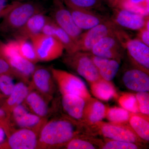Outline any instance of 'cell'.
<instances>
[{
    "instance_id": "obj_1",
    "label": "cell",
    "mask_w": 149,
    "mask_h": 149,
    "mask_svg": "<svg viewBox=\"0 0 149 149\" xmlns=\"http://www.w3.org/2000/svg\"><path fill=\"white\" fill-rule=\"evenodd\" d=\"M77 123L68 118L53 119L45 123L39 133L38 148H52L65 146L78 136Z\"/></svg>"
},
{
    "instance_id": "obj_2",
    "label": "cell",
    "mask_w": 149,
    "mask_h": 149,
    "mask_svg": "<svg viewBox=\"0 0 149 149\" xmlns=\"http://www.w3.org/2000/svg\"><path fill=\"white\" fill-rule=\"evenodd\" d=\"M46 11L45 8L40 3L31 1L18 2L3 17L0 31L12 34L22 27L32 16Z\"/></svg>"
},
{
    "instance_id": "obj_3",
    "label": "cell",
    "mask_w": 149,
    "mask_h": 149,
    "mask_svg": "<svg viewBox=\"0 0 149 149\" xmlns=\"http://www.w3.org/2000/svg\"><path fill=\"white\" fill-rule=\"evenodd\" d=\"M63 61L89 83H93L102 78L93 61L92 54L88 52L77 51L67 53L63 58Z\"/></svg>"
},
{
    "instance_id": "obj_4",
    "label": "cell",
    "mask_w": 149,
    "mask_h": 149,
    "mask_svg": "<svg viewBox=\"0 0 149 149\" xmlns=\"http://www.w3.org/2000/svg\"><path fill=\"white\" fill-rule=\"evenodd\" d=\"M51 71L62 95H76L83 98L86 102L91 98L85 83L79 77L62 70L52 68Z\"/></svg>"
},
{
    "instance_id": "obj_5",
    "label": "cell",
    "mask_w": 149,
    "mask_h": 149,
    "mask_svg": "<svg viewBox=\"0 0 149 149\" xmlns=\"http://www.w3.org/2000/svg\"><path fill=\"white\" fill-rule=\"evenodd\" d=\"M39 61L49 62L61 56L64 50L62 44L55 37L40 33L30 40Z\"/></svg>"
},
{
    "instance_id": "obj_6",
    "label": "cell",
    "mask_w": 149,
    "mask_h": 149,
    "mask_svg": "<svg viewBox=\"0 0 149 149\" xmlns=\"http://www.w3.org/2000/svg\"><path fill=\"white\" fill-rule=\"evenodd\" d=\"M118 31L116 24L107 20L84 33L82 32L76 42L77 50L91 52L93 46L102 38L110 35H117L119 33Z\"/></svg>"
},
{
    "instance_id": "obj_7",
    "label": "cell",
    "mask_w": 149,
    "mask_h": 149,
    "mask_svg": "<svg viewBox=\"0 0 149 149\" xmlns=\"http://www.w3.org/2000/svg\"><path fill=\"white\" fill-rule=\"evenodd\" d=\"M52 2L51 17L59 27L77 42L83 30L74 23L70 11L61 0H52Z\"/></svg>"
},
{
    "instance_id": "obj_8",
    "label": "cell",
    "mask_w": 149,
    "mask_h": 149,
    "mask_svg": "<svg viewBox=\"0 0 149 149\" xmlns=\"http://www.w3.org/2000/svg\"><path fill=\"white\" fill-rule=\"evenodd\" d=\"M98 123L100 124V132L108 139L136 144L142 141L130 126L124 123H102L101 121Z\"/></svg>"
},
{
    "instance_id": "obj_9",
    "label": "cell",
    "mask_w": 149,
    "mask_h": 149,
    "mask_svg": "<svg viewBox=\"0 0 149 149\" xmlns=\"http://www.w3.org/2000/svg\"><path fill=\"white\" fill-rule=\"evenodd\" d=\"M37 130L20 128L9 136L7 143L12 149H34L38 148L39 133Z\"/></svg>"
},
{
    "instance_id": "obj_10",
    "label": "cell",
    "mask_w": 149,
    "mask_h": 149,
    "mask_svg": "<svg viewBox=\"0 0 149 149\" xmlns=\"http://www.w3.org/2000/svg\"><path fill=\"white\" fill-rule=\"evenodd\" d=\"M121 44L117 35L102 38L91 49L93 55L119 61L122 55Z\"/></svg>"
},
{
    "instance_id": "obj_11",
    "label": "cell",
    "mask_w": 149,
    "mask_h": 149,
    "mask_svg": "<svg viewBox=\"0 0 149 149\" xmlns=\"http://www.w3.org/2000/svg\"><path fill=\"white\" fill-rule=\"evenodd\" d=\"M123 45L131 59L139 68L149 73V46L139 39H128Z\"/></svg>"
},
{
    "instance_id": "obj_12",
    "label": "cell",
    "mask_w": 149,
    "mask_h": 149,
    "mask_svg": "<svg viewBox=\"0 0 149 149\" xmlns=\"http://www.w3.org/2000/svg\"><path fill=\"white\" fill-rule=\"evenodd\" d=\"M45 13H37L30 17L22 27L12 34L15 39L29 40L34 35L41 33L49 17Z\"/></svg>"
},
{
    "instance_id": "obj_13",
    "label": "cell",
    "mask_w": 149,
    "mask_h": 149,
    "mask_svg": "<svg viewBox=\"0 0 149 149\" xmlns=\"http://www.w3.org/2000/svg\"><path fill=\"white\" fill-rule=\"evenodd\" d=\"M123 81L125 87L131 91L149 92V73L140 68L127 70L123 74Z\"/></svg>"
},
{
    "instance_id": "obj_14",
    "label": "cell",
    "mask_w": 149,
    "mask_h": 149,
    "mask_svg": "<svg viewBox=\"0 0 149 149\" xmlns=\"http://www.w3.org/2000/svg\"><path fill=\"white\" fill-rule=\"evenodd\" d=\"M68 8L71 13L74 23L83 30H88L107 20L91 10Z\"/></svg>"
},
{
    "instance_id": "obj_15",
    "label": "cell",
    "mask_w": 149,
    "mask_h": 149,
    "mask_svg": "<svg viewBox=\"0 0 149 149\" xmlns=\"http://www.w3.org/2000/svg\"><path fill=\"white\" fill-rule=\"evenodd\" d=\"M86 104L84 99L76 95H62L61 104L63 109L70 119L74 121H82Z\"/></svg>"
},
{
    "instance_id": "obj_16",
    "label": "cell",
    "mask_w": 149,
    "mask_h": 149,
    "mask_svg": "<svg viewBox=\"0 0 149 149\" xmlns=\"http://www.w3.org/2000/svg\"><path fill=\"white\" fill-rule=\"evenodd\" d=\"M32 83L40 94L51 97L53 93L54 78L51 71L42 67H36L32 75Z\"/></svg>"
},
{
    "instance_id": "obj_17",
    "label": "cell",
    "mask_w": 149,
    "mask_h": 149,
    "mask_svg": "<svg viewBox=\"0 0 149 149\" xmlns=\"http://www.w3.org/2000/svg\"><path fill=\"white\" fill-rule=\"evenodd\" d=\"M141 15L123 9L118 10L115 17L116 24L132 30H140L145 26L147 18Z\"/></svg>"
},
{
    "instance_id": "obj_18",
    "label": "cell",
    "mask_w": 149,
    "mask_h": 149,
    "mask_svg": "<svg viewBox=\"0 0 149 149\" xmlns=\"http://www.w3.org/2000/svg\"><path fill=\"white\" fill-rule=\"evenodd\" d=\"M106 107L96 99H89L86 102L82 121L90 124H96L105 118Z\"/></svg>"
},
{
    "instance_id": "obj_19",
    "label": "cell",
    "mask_w": 149,
    "mask_h": 149,
    "mask_svg": "<svg viewBox=\"0 0 149 149\" xmlns=\"http://www.w3.org/2000/svg\"><path fill=\"white\" fill-rule=\"evenodd\" d=\"M94 63L102 78L111 81L115 77L119 68L118 61L94 56L92 54Z\"/></svg>"
},
{
    "instance_id": "obj_20",
    "label": "cell",
    "mask_w": 149,
    "mask_h": 149,
    "mask_svg": "<svg viewBox=\"0 0 149 149\" xmlns=\"http://www.w3.org/2000/svg\"><path fill=\"white\" fill-rule=\"evenodd\" d=\"M91 92L95 97L104 101H108L117 97L116 91L111 81L101 78L91 83Z\"/></svg>"
},
{
    "instance_id": "obj_21",
    "label": "cell",
    "mask_w": 149,
    "mask_h": 149,
    "mask_svg": "<svg viewBox=\"0 0 149 149\" xmlns=\"http://www.w3.org/2000/svg\"><path fill=\"white\" fill-rule=\"evenodd\" d=\"M27 107L32 113L45 118L49 113L47 104L42 96L36 92H30L24 101Z\"/></svg>"
},
{
    "instance_id": "obj_22",
    "label": "cell",
    "mask_w": 149,
    "mask_h": 149,
    "mask_svg": "<svg viewBox=\"0 0 149 149\" xmlns=\"http://www.w3.org/2000/svg\"><path fill=\"white\" fill-rule=\"evenodd\" d=\"M30 90L29 87L23 82L16 83L13 91L8 96L6 107L11 111L13 108L18 105L23 103L28 95Z\"/></svg>"
},
{
    "instance_id": "obj_23",
    "label": "cell",
    "mask_w": 149,
    "mask_h": 149,
    "mask_svg": "<svg viewBox=\"0 0 149 149\" xmlns=\"http://www.w3.org/2000/svg\"><path fill=\"white\" fill-rule=\"evenodd\" d=\"M136 114L131 115L129 125L142 141H149V118Z\"/></svg>"
},
{
    "instance_id": "obj_24",
    "label": "cell",
    "mask_w": 149,
    "mask_h": 149,
    "mask_svg": "<svg viewBox=\"0 0 149 149\" xmlns=\"http://www.w3.org/2000/svg\"><path fill=\"white\" fill-rule=\"evenodd\" d=\"M7 61L13 69L24 79L32 76L36 68L35 64L20 55L11 58Z\"/></svg>"
},
{
    "instance_id": "obj_25",
    "label": "cell",
    "mask_w": 149,
    "mask_h": 149,
    "mask_svg": "<svg viewBox=\"0 0 149 149\" xmlns=\"http://www.w3.org/2000/svg\"><path fill=\"white\" fill-rule=\"evenodd\" d=\"M14 120L20 128H29L36 130L39 129L41 124L45 123H44L45 118L29 111Z\"/></svg>"
},
{
    "instance_id": "obj_26",
    "label": "cell",
    "mask_w": 149,
    "mask_h": 149,
    "mask_svg": "<svg viewBox=\"0 0 149 149\" xmlns=\"http://www.w3.org/2000/svg\"><path fill=\"white\" fill-rule=\"evenodd\" d=\"M149 0H142L138 2L132 0H123L117 6L120 9L147 17L149 16Z\"/></svg>"
},
{
    "instance_id": "obj_27",
    "label": "cell",
    "mask_w": 149,
    "mask_h": 149,
    "mask_svg": "<svg viewBox=\"0 0 149 149\" xmlns=\"http://www.w3.org/2000/svg\"><path fill=\"white\" fill-rule=\"evenodd\" d=\"M131 116L130 112L123 108H107L106 118L111 122L116 123H126L129 121Z\"/></svg>"
},
{
    "instance_id": "obj_28",
    "label": "cell",
    "mask_w": 149,
    "mask_h": 149,
    "mask_svg": "<svg viewBox=\"0 0 149 149\" xmlns=\"http://www.w3.org/2000/svg\"><path fill=\"white\" fill-rule=\"evenodd\" d=\"M54 37L62 44L66 53L70 54L77 52L76 42L66 32L57 25Z\"/></svg>"
},
{
    "instance_id": "obj_29",
    "label": "cell",
    "mask_w": 149,
    "mask_h": 149,
    "mask_svg": "<svg viewBox=\"0 0 149 149\" xmlns=\"http://www.w3.org/2000/svg\"><path fill=\"white\" fill-rule=\"evenodd\" d=\"M16 40V39H15ZM18 41L20 56L34 64L39 61L35 48L31 41L28 40H17Z\"/></svg>"
},
{
    "instance_id": "obj_30",
    "label": "cell",
    "mask_w": 149,
    "mask_h": 149,
    "mask_svg": "<svg viewBox=\"0 0 149 149\" xmlns=\"http://www.w3.org/2000/svg\"><path fill=\"white\" fill-rule=\"evenodd\" d=\"M68 8L82 9L92 10L97 8L101 0H61Z\"/></svg>"
},
{
    "instance_id": "obj_31",
    "label": "cell",
    "mask_w": 149,
    "mask_h": 149,
    "mask_svg": "<svg viewBox=\"0 0 149 149\" xmlns=\"http://www.w3.org/2000/svg\"><path fill=\"white\" fill-rule=\"evenodd\" d=\"M118 102L123 108L133 113L140 112L136 95L130 93H125L120 96Z\"/></svg>"
},
{
    "instance_id": "obj_32",
    "label": "cell",
    "mask_w": 149,
    "mask_h": 149,
    "mask_svg": "<svg viewBox=\"0 0 149 149\" xmlns=\"http://www.w3.org/2000/svg\"><path fill=\"white\" fill-rule=\"evenodd\" d=\"M13 77L8 74L0 75V91L6 97L10 95L16 84Z\"/></svg>"
},
{
    "instance_id": "obj_33",
    "label": "cell",
    "mask_w": 149,
    "mask_h": 149,
    "mask_svg": "<svg viewBox=\"0 0 149 149\" xmlns=\"http://www.w3.org/2000/svg\"><path fill=\"white\" fill-rule=\"evenodd\" d=\"M74 137L65 146L68 149H95L96 146L88 140Z\"/></svg>"
},
{
    "instance_id": "obj_34",
    "label": "cell",
    "mask_w": 149,
    "mask_h": 149,
    "mask_svg": "<svg viewBox=\"0 0 149 149\" xmlns=\"http://www.w3.org/2000/svg\"><path fill=\"white\" fill-rule=\"evenodd\" d=\"M137 144L124 141H108L102 146L103 149H137L139 148Z\"/></svg>"
},
{
    "instance_id": "obj_35",
    "label": "cell",
    "mask_w": 149,
    "mask_h": 149,
    "mask_svg": "<svg viewBox=\"0 0 149 149\" xmlns=\"http://www.w3.org/2000/svg\"><path fill=\"white\" fill-rule=\"evenodd\" d=\"M136 97L139 105V111L143 114L149 115V94L148 92H139Z\"/></svg>"
},
{
    "instance_id": "obj_36",
    "label": "cell",
    "mask_w": 149,
    "mask_h": 149,
    "mask_svg": "<svg viewBox=\"0 0 149 149\" xmlns=\"http://www.w3.org/2000/svg\"><path fill=\"white\" fill-rule=\"evenodd\" d=\"M3 74L22 77L13 69L8 61L0 54V75Z\"/></svg>"
},
{
    "instance_id": "obj_37",
    "label": "cell",
    "mask_w": 149,
    "mask_h": 149,
    "mask_svg": "<svg viewBox=\"0 0 149 149\" xmlns=\"http://www.w3.org/2000/svg\"><path fill=\"white\" fill-rule=\"evenodd\" d=\"M57 25L52 17H49L45 24L43 26L41 33L47 36L54 37Z\"/></svg>"
},
{
    "instance_id": "obj_38",
    "label": "cell",
    "mask_w": 149,
    "mask_h": 149,
    "mask_svg": "<svg viewBox=\"0 0 149 149\" xmlns=\"http://www.w3.org/2000/svg\"><path fill=\"white\" fill-rule=\"evenodd\" d=\"M18 2L13 1L9 3L8 0H0V19L3 18Z\"/></svg>"
},
{
    "instance_id": "obj_39",
    "label": "cell",
    "mask_w": 149,
    "mask_h": 149,
    "mask_svg": "<svg viewBox=\"0 0 149 149\" xmlns=\"http://www.w3.org/2000/svg\"><path fill=\"white\" fill-rule=\"evenodd\" d=\"M139 39L145 45L149 47V30L144 27L143 28L139 30Z\"/></svg>"
},
{
    "instance_id": "obj_40",
    "label": "cell",
    "mask_w": 149,
    "mask_h": 149,
    "mask_svg": "<svg viewBox=\"0 0 149 149\" xmlns=\"http://www.w3.org/2000/svg\"><path fill=\"white\" fill-rule=\"evenodd\" d=\"M7 137V132L4 127L0 125V146L4 144Z\"/></svg>"
},
{
    "instance_id": "obj_41",
    "label": "cell",
    "mask_w": 149,
    "mask_h": 149,
    "mask_svg": "<svg viewBox=\"0 0 149 149\" xmlns=\"http://www.w3.org/2000/svg\"><path fill=\"white\" fill-rule=\"evenodd\" d=\"M7 111L0 108V120L5 119L6 118H7Z\"/></svg>"
},
{
    "instance_id": "obj_42",
    "label": "cell",
    "mask_w": 149,
    "mask_h": 149,
    "mask_svg": "<svg viewBox=\"0 0 149 149\" xmlns=\"http://www.w3.org/2000/svg\"><path fill=\"white\" fill-rule=\"evenodd\" d=\"M109 1L113 4L117 6L123 0H109Z\"/></svg>"
},
{
    "instance_id": "obj_43",
    "label": "cell",
    "mask_w": 149,
    "mask_h": 149,
    "mask_svg": "<svg viewBox=\"0 0 149 149\" xmlns=\"http://www.w3.org/2000/svg\"><path fill=\"white\" fill-rule=\"evenodd\" d=\"M27 1H28V0H14L13 1H15L17 2H24Z\"/></svg>"
}]
</instances>
